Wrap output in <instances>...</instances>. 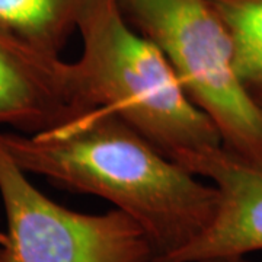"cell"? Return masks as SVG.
Instances as JSON below:
<instances>
[{
  "label": "cell",
  "mask_w": 262,
  "mask_h": 262,
  "mask_svg": "<svg viewBox=\"0 0 262 262\" xmlns=\"http://www.w3.org/2000/svg\"><path fill=\"white\" fill-rule=\"evenodd\" d=\"M124 16L166 56L188 98L223 147L262 166V105L245 86L230 32L210 0H117Z\"/></svg>",
  "instance_id": "obj_3"
},
{
  "label": "cell",
  "mask_w": 262,
  "mask_h": 262,
  "mask_svg": "<svg viewBox=\"0 0 262 262\" xmlns=\"http://www.w3.org/2000/svg\"><path fill=\"white\" fill-rule=\"evenodd\" d=\"M230 32L245 86L262 105V0H210Z\"/></svg>",
  "instance_id": "obj_8"
},
{
  "label": "cell",
  "mask_w": 262,
  "mask_h": 262,
  "mask_svg": "<svg viewBox=\"0 0 262 262\" xmlns=\"http://www.w3.org/2000/svg\"><path fill=\"white\" fill-rule=\"evenodd\" d=\"M94 0H0V25L38 48L60 54Z\"/></svg>",
  "instance_id": "obj_7"
},
{
  "label": "cell",
  "mask_w": 262,
  "mask_h": 262,
  "mask_svg": "<svg viewBox=\"0 0 262 262\" xmlns=\"http://www.w3.org/2000/svg\"><path fill=\"white\" fill-rule=\"evenodd\" d=\"M0 262H3V251H2V248H0Z\"/></svg>",
  "instance_id": "obj_10"
},
{
  "label": "cell",
  "mask_w": 262,
  "mask_h": 262,
  "mask_svg": "<svg viewBox=\"0 0 262 262\" xmlns=\"http://www.w3.org/2000/svg\"><path fill=\"white\" fill-rule=\"evenodd\" d=\"M195 262H252L248 256H211Z\"/></svg>",
  "instance_id": "obj_9"
},
{
  "label": "cell",
  "mask_w": 262,
  "mask_h": 262,
  "mask_svg": "<svg viewBox=\"0 0 262 262\" xmlns=\"http://www.w3.org/2000/svg\"><path fill=\"white\" fill-rule=\"evenodd\" d=\"M77 31L83 50L72 66L82 110L111 111L177 162L223 146L214 124L188 98L166 56L131 25L117 0H94Z\"/></svg>",
  "instance_id": "obj_2"
},
{
  "label": "cell",
  "mask_w": 262,
  "mask_h": 262,
  "mask_svg": "<svg viewBox=\"0 0 262 262\" xmlns=\"http://www.w3.org/2000/svg\"><path fill=\"white\" fill-rule=\"evenodd\" d=\"M28 175L101 196L134 219L163 262L211 223L219 192L108 110L89 108L37 134L0 131Z\"/></svg>",
  "instance_id": "obj_1"
},
{
  "label": "cell",
  "mask_w": 262,
  "mask_h": 262,
  "mask_svg": "<svg viewBox=\"0 0 262 262\" xmlns=\"http://www.w3.org/2000/svg\"><path fill=\"white\" fill-rule=\"evenodd\" d=\"M80 111L72 63L0 25V127L37 134Z\"/></svg>",
  "instance_id": "obj_6"
},
{
  "label": "cell",
  "mask_w": 262,
  "mask_h": 262,
  "mask_svg": "<svg viewBox=\"0 0 262 262\" xmlns=\"http://www.w3.org/2000/svg\"><path fill=\"white\" fill-rule=\"evenodd\" d=\"M179 165L211 181L219 204L211 223L187 248L163 262L248 256L262 251V166L217 146L188 155Z\"/></svg>",
  "instance_id": "obj_5"
},
{
  "label": "cell",
  "mask_w": 262,
  "mask_h": 262,
  "mask_svg": "<svg viewBox=\"0 0 262 262\" xmlns=\"http://www.w3.org/2000/svg\"><path fill=\"white\" fill-rule=\"evenodd\" d=\"M3 262H151L155 248L134 219L114 208L84 214L57 204L28 178L0 140Z\"/></svg>",
  "instance_id": "obj_4"
}]
</instances>
